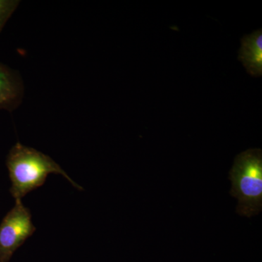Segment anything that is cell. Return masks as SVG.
Wrapping results in <instances>:
<instances>
[{
	"label": "cell",
	"instance_id": "7a4b0ae2",
	"mask_svg": "<svg viewBox=\"0 0 262 262\" xmlns=\"http://www.w3.org/2000/svg\"><path fill=\"white\" fill-rule=\"evenodd\" d=\"M231 195L238 200L237 212L251 217L262 208V152L261 149L243 151L234 159L229 172Z\"/></svg>",
	"mask_w": 262,
	"mask_h": 262
},
{
	"label": "cell",
	"instance_id": "277c9868",
	"mask_svg": "<svg viewBox=\"0 0 262 262\" xmlns=\"http://www.w3.org/2000/svg\"><path fill=\"white\" fill-rule=\"evenodd\" d=\"M24 85L18 72L0 63V110L13 112L23 100Z\"/></svg>",
	"mask_w": 262,
	"mask_h": 262
},
{
	"label": "cell",
	"instance_id": "5b68a950",
	"mask_svg": "<svg viewBox=\"0 0 262 262\" xmlns=\"http://www.w3.org/2000/svg\"><path fill=\"white\" fill-rule=\"evenodd\" d=\"M238 58L253 77L262 75V30L258 29L241 39Z\"/></svg>",
	"mask_w": 262,
	"mask_h": 262
},
{
	"label": "cell",
	"instance_id": "3957f363",
	"mask_svg": "<svg viewBox=\"0 0 262 262\" xmlns=\"http://www.w3.org/2000/svg\"><path fill=\"white\" fill-rule=\"evenodd\" d=\"M35 230L29 210L21 200H16L14 208L0 225V262H7Z\"/></svg>",
	"mask_w": 262,
	"mask_h": 262
},
{
	"label": "cell",
	"instance_id": "8992f818",
	"mask_svg": "<svg viewBox=\"0 0 262 262\" xmlns=\"http://www.w3.org/2000/svg\"><path fill=\"white\" fill-rule=\"evenodd\" d=\"M19 4L18 0H0V33Z\"/></svg>",
	"mask_w": 262,
	"mask_h": 262
},
{
	"label": "cell",
	"instance_id": "6da1fadb",
	"mask_svg": "<svg viewBox=\"0 0 262 262\" xmlns=\"http://www.w3.org/2000/svg\"><path fill=\"white\" fill-rule=\"evenodd\" d=\"M7 166L12 182L10 192L15 200H21L27 193L43 185L50 173L61 174L75 187L82 189L49 156L20 143L10 149Z\"/></svg>",
	"mask_w": 262,
	"mask_h": 262
}]
</instances>
